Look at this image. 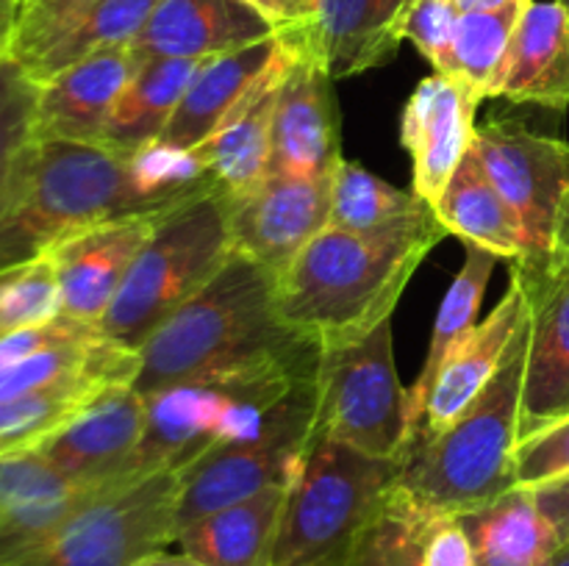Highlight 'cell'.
<instances>
[{
  "instance_id": "14",
  "label": "cell",
  "mask_w": 569,
  "mask_h": 566,
  "mask_svg": "<svg viewBox=\"0 0 569 566\" xmlns=\"http://www.w3.org/2000/svg\"><path fill=\"white\" fill-rule=\"evenodd\" d=\"M148 422V403L133 386L106 388L70 425L37 447L39 458L78 486L133 481L128 464Z\"/></svg>"
},
{
  "instance_id": "36",
  "label": "cell",
  "mask_w": 569,
  "mask_h": 566,
  "mask_svg": "<svg viewBox=\"0 0 569 566\" xmlns=\"http://www.w3.org/2000/svg\"><path fill=\"white\" fill-rule=\"evenodd\" d=\"M61 314L59 281L48 255L0 272V336Z\"/></svg>"
},
{
  "instance_id": "10",
  "label": "cell",
  "mask_w": 569,
  "mask_h": 566,
  "mask_svg": "<svg viewBox=\"0 0 569 566\" xmlns=\"http://www.w3.org/2000/svg\"><path fill=\"white\" fill-rule=\"evenodd\" d=\"M317 381V377H315ZM303 381L264 416L250 436L220 444L183 466L178 492V533L203 516L237 505L272 486H289L303 461L315 425L317 386Z\"/></svg>"
},
{
  "instance_id": "6",
  "label": "cell",
  "mask_w": 569,
  "mask_h": 566,
  "mask_svg": "<svg viewBox=\"0 0 569 566\" xmlns=\"http://www.w3.org/2000/svg\"><path fill=\"white\" fill-rule=\"evenodd\" d=\"M395 477L398 461L311 436L287 486L272 566H342Z\"/></svg>"
},
{
  "instance_id": "50",
  "label": "cell",
  "mask_w": 569,
  "mask_h": 566,
  "mask_svg": "<svg viewBox=\"0 0 569 566\" xmlns=\"http://www.w3.org/2000/svg\"><path fill=\"white\" fill-rule=\"evenodd\" d=\"M561 3H565V9L569 11V0H561Z\"/></svg>"
},
{
  "instance_id": "42",
  "label": "cell",
  "mask_w": 569,
  "mask_h": 566,
  "mask_svg": "<svg viewBox=\"0 0 569 566\" xmlns=\"http://www.w3.org/2000/svg\"><path fill=\"white\" fill-rule=\"evenodd\" d=\"M422 566H478L470 536L459 516H437L422 542Z\"/></svg>"
},
{
  "instance_id": "7",
  "label": "cell",
  "mask_w": 569,
  "mask_h": 566,
  "mask_svg": "<svg viewBox=\"0 0 569 566\" xmlns=\"http://www.w3.org/2000/svg\"><path fill=\"white\" fill-rule=\"evenodd\" d=\"M181 472L106 486L48 538L3 566H133L178 538Z\"/></svg>"
},
{
  "instance_id": "48",
  "label": "cell",
  "mask_w": 569,
  "mask_h": 566,
  "mask_svg": "<svg viewBox=\"0 0 569 566\" xmlns=\"http://www.w3.org/2000/svg\"><path fill=\"white\" fill-rule=\"evenodd\" d=\"M459 11H492L511 3H531V0H453Z\"/></svg>"
},
{
  "instance_id": "25",
  "label": "cell",
  "mask_w": 569,
  "mask_h": 566,
  "mask_svg": "<svg viewBox=\"0 0 569 566\" xmlns=\"http://www.w3.org/2000/svg\"><path fill=\"white\" fill-rule=\"evenodd\" d=\"M292 59L295 53L283 44V55L261 78V83L248 94V100L222 122L214 137L206 139L192 153H187L214 178V183L226 194L248 192L267 178L278 83H281Z\"/></svg>"
},
{
  "instance_id": "32",
  "label": "cell",
  "mask_w": 569,
  "mask_h": 566,
  "mask_svg": "<svg viewBox=\"0 0 569 566\" xmlns=\"http://www.w3.org/2000/svg\"><path fill=\"white\" fill-rule=\"evenodd\" d=\"M156 6L159 0H98L70 31L61 33L31 67H26V72L37 83H44L98 50L131 44Z\"/></svg>"
},
{
  "instance_id": "19",
  "label": "cell",
  "mask_w": 569,
  "mask_h": 566,
  "mask_svg": "<svg viewBox=\"0 0 569 566\" xmlns=\"http://www.w3.org/2000/svg\"><path fill=\"white\" fill-rule=\"evenodd\" d=\"M139 59L131 44L98 50L39 83L37 142H103L106 122L117 98L137 72Z\"/></svg>"
},
{
  "instance_id": "44",
  "label": "cell",
  "mask_w": 569,
  "mask_h": 566,
  "mask_svg": "<svg viewBox=\"0 0 569 566\" xmlns=\"http://www.w3.org/2000/svg\"><path fill=\"white\" fill-rule=\"evenodd\" d=\"M533 497H537L539 511L548 516L553 530L559 533L561 544H569V475L533 488Z\"/></svg>"
},
{
  "instance_id": "41",
  "label": "cell",
  "mask_w": 569,
  "mask_h": 566,
  "mask_svg": "<svg viewBox=\"0 0 569 566\" xmlns=\"http://www.w3.org/2000/svg\"><path fill=\"white\" fill-rule=\"evenodd\" d=\"M98 325H87V322H78L72 316H53V320L42 322V325L22 327V331L6 333L0 336V370L11 364H20V361L31 358V355L44 353V350L53 347H67V344H83L100 338Z\"/></svg>"
},
{
  "instance_id": "23",
  "label": "cell",
  "mask_w": 569,
  "mask_h": 566,
  "mask_svg": "<svg viewBox=\"0 0 569 566\" xmlns=\"http://www.w3.org/2000/svg\"><path fill=\"white\" fill-rule=\"evenodd\" d=\"M492 98L565 111L569 105V11L531 0L515 28Z\"/></svg>"
},
{
  "instance_id": "40",
  "label": "cell",
  "mask_w": 569,
  "mask_h": 566,
  "mask_svg": "<svg viewBox=\"0 0 569 566\" xmlns=\"http://www.w3.org/2000/svg\"><path fill=\"white\" fill-rule=\"evenodd\" d=\"M459 14L453 0H411L406 11L403 39H409L437 72H442L448 61Z\"/></svg>"
},
{
  "instance_id": "35",
  "label": "cell",
  "mask_w": 569,
  "mask_h": 566,
  "mask_svg": "<svg viewBox=\"0 0 569 566\" xmlns=\"http://www.w3.org/2000/svg\"><path fill=\"white\" fill-rule=\"evenodd\" d=\"M100 394L103 392L94 388H64L0 400V461L37 449L61 427L70 425Z\"/></svg>"
},
{
  "instance_id": "9",
  "label": "cell",
  "mask_w": 569,
  "mask_h": 566,
  "mask_svg": "<svg viewBox=\"0 0 569 566\" xmlns=\"http://www.w3.org/2000/svg\"><path fill=\"white\" fill-rule=\"evenodd\" d=\"M298 383L303 381H203L148 394L144 436L128 464V477L183 469L220 444L250 436Z\"/></svg>"
},
{
  "instance_id": "20",
  "label": "cell",
  "mask_w": 569,
  "mask_h": 566,
  "mask_svg": "<svg viewBox=\"0 0 569 566\" xmlns=\"http://www.w3.org/2000/svg\"><path fill=\"white\" fill-rule=\"evenodd\" d=\"M270 37L272 22L244 0H159L131 50L139 61H206Z\"/></svg>"
},
{
  "instance_id": "13",
  "label": "cell",
  "mask_w": 569,
  "mask_h": 566,
  "mask_svg": "<svg viewBox=\"0 0 569 566\" xmlns=\"http://www.w3.org/2000/svg\"><path fill=\"white\" fill-rule=\"evenodd\" d=\"M331 181L267 175L248 192L226 194L233 250L281 275L331 225Z\"/></svg>"
},
{
  "instance_id": "30",
  "label": "cell",
  "mask_w": 569,
  "mask_h": 566,
  "mask_svg": "<svg viewBox=\"0 0 569 566\" xmlns=\"http://www.w3.org/2000/svg\"><path fill=\"white\" fill-rule=\"evenodd\" d=\"M495 264H498V255L478 247V244L465 242V264L456 272L453 283H450L448 294H445L442 305H439L431 344H428L426 364H422L420 375L411 383V388H406V414H409L411 436L420 431L428 394H431V386L433 381H437L439 372H442L445 361H448L450 353L459 347L461 338L478 325V311H481L483 294H487Z\"/></svg>"
},
{
  "instance_id": "26",
  "label": "cell",
  "mask_w": 569,
  "mask_h": 566,
  "mask_svg": "<svg viewBox=\"0 0 569 566\" xmlns=\"http://www.w3.org/2000/svg\"><path fill=\"white\" fill-rule=\"evenodd\" d=\"M433 214L442 222L445 231L459 236L461 242L489 250L498 259L517 261L522 255L537 253L522 220L506 203L503 194L492 186L472 150H467L461 164L456 166L442 198L433 205Z\"/></svg>"
},
{
  "instance_id": "31",
  "label": "cell",
  "mask_w": 569,
  "mask_h": 566,
  "mask_svg": "<svg viewBox=\"0 0 569 566\" xmlns=\"http://www.w3.org/2000/svg\"><path fill=\"white\" fill-rule=\"evenodd\" d=\"M437 516L392 481L342 566H422V542Z\"/></svg>"
},
{
  "instance_id": "29",
  "label": "cell",
  "mask_w": 569,
  "mask_h": 566,
  "mask_svg": "<svg viewBox=\"0 0 569 566\" xmlns=\"http://www.w3.org/2000/svg\"><path fill=\"white\" fill-rule=\"evenodd\" d=\"M478 566H548L561 538L539 511L533 488L515 486L483 508L459 516Z\"/></svg>"
},
{
  "instance_id": "47",
  "label": "cell",
  "mask_w": 569,
  "mask_h": 566,
  "mask_svg": "<svg viewBox=\"0 0 569 566\" xmlns=\"http://www.w3.org/2000/svg\"><path fill=\"white\" fill-rule=\"evenodd\" d=\"M553 247L567 250L569 253V192L565 194V203H561V209H559V220H556Z\"/></svg>"
},
{
  "instance_id": "12",
  "label": "cell",
  "mask_w": 569,
  "mask_h": 566,
  "mask_svg": "<svg viewBox=\"0 0 569 566\" xmlns=\"http://www.w3.org/2000/svg\"><path fill=\"white\" fill-rule=\"evenodd\" d=\"M528 300L531 344L522 386L520 438L569 414V253L545 250L511 261Z\"/></svg>"
},
{
  "instance_id": "27",
  "label": "cell",
  "mask_w": 569,
  "mask_h": 566,
  "mask_svg": "<svg viewBox=\"0 0 569 566\" xmlns=\"http://www.w3.org/2000/svg\"><path fill=\"white\" fill-rule=\"evenodd\" d=\"M287 486H272L178 533L181 553L203 566H272Z\"/></svg>"
},
{
  "instance_id": "38",
  "label": "cell",
  "mask_w": 569,
  "mask_h": 566,
  "mask_svg": "<svg viewBox=\"0 0 569 566\" xmlns=\"http://www.w3.org/2000/svg\"><path fill=\"white\" fill-rule=\"evenodd\" d=\"M94 3L98 0H20V22L9 59H14L22 70L31 67Z\"/></svg>"
},
{
  "instance_id": "17",
  "label": "cell",
  "mask_w": 569,
  "mask_h": 566,
  "mask_svg": "<svg viewBox=\"0 0 569 566\" xmlns=\"http://www.w3.org/2000/svg\"><path fill=\"white\" fill-rule=\"evenodd\" d=\"M339 161L342 150L331 78L315 61L295 55L278 83L267 175L317 181L333 178Z\"/></svg>"
},
{
  "instance_id": "43",
  "label": "cell",
  "mask_w": 569,
  "mask_h": 566,
  "mask_svg": "<svg viewBox=\"0 0 569 566\" xmlns=\"http://www.w3.org/2000/svg\"><path fill=\"white\" fill-rule=\"evenodd\" d=\"M244 3L253 6L261 17L272 22L276 33H281L303 28L306 22L315 20L320 0H244Z\"/></svg>"
},
{
  "instance_id": "33",
  "label": "cell",
  "mask_w": 569,
  "mask_h": 566,
  "mask_svg": "<svg viewBox=\"0 0 569 566\" xmlns=\"http://www.w3.org/2000/svg\"><path fill=\"white\" fill-rule=\"evenodd\" d=\"M526 6L511 3L492 11H461L442 75L456 78L483 100L492 98L506 50Z\"/></svg>"
},
{
  "instance_id": "21",
  "label": "cell",
  "mask_w": 569,
  "mask_h": 566,
  "mask_svg": "<svg viewBox=\"0 0 569 566\" xmlns=\"http://www.w3.org/2000/svg\"><path fill=\"white\" fill-rule=\"evenodd\" d=\"M281 55L283 42L276 33L233 53L206 59L153 148L172 155H187L200 148L248 100Z\"/></svg>"
},
{
  "instance_id": "45",
  "label": "cell",
  "mask_w": 569,
  "mask_h": 566,
  "mask_svg": "<svg viewBox=\"0 0 569 566\" xmlns=\"http://www.w3.org/2000/svg\"><path fill=\"white\" fill-rule=\"evenodd\" d=\"M17 22H20V0H0V61L11 55Z\"/></svg>"
},
{
  "instance_id": "8",
  "label": "cell",
  "mask_w": 569,
  "mask_h": 566,
  "mask_svg": "<svg viewBox=\"0 0 569 566\" xmlns=\"http://www.w3.org/2000/svg\"><path fill=\"white\" fill-rule=\"evenodd\" d=\"M315 386L311 436L348 444L372 458L403 455L411 427L392 355V320L359 342L326 350Z\"/></svg>"
},
{
  "instance_id": "37",
  "label": "cell",
  "mask_w": 569,
  "mask_h": 566,
  "mask_svg": "<svg viewBox=\"0 0 569 566\" xmlns=\"http://www.w3.org/2000/svg\"><path fill=\"white\" fill-rule=\"evenodd\" d=\"M39 83L14 59L0 61V186L33 142Z\"/></svg>"
},
{
  "instance_id": "4",
  "label": "cell",
  "mask_w": 569,
  "mask_h": 566,
  "mask_svg": "<svg viewBox=\"0 0 569 566\" xmlns=\"http://www.w3.org/2000/svg\"><path fill=\"white\" fill-rule=\"evenodd\" d=\"M528 344L531 322L526 316L478 397L448 427L406 444L395 483L417 503L461 516L517 486L515 447L520 438Z\"/></svg>"
},
{
  "instance_id": "18",
  "label": "cell",
  "mask_w": 569,
  "mask_h": 566,
  "mask_svg": "<svg viewBox=\"0 0 569 566\" xmlns=\"http://www.w3.org/2000/svg\"><path fill=\"white\" fill-rule=\"evenodd\" d=\"M164 214L126 216L61 239L48 259L59 281L61 314L87 325H100L114 303L133 259Z\"/></svg>"
},
{
  "instance_id": "3",
  "label": "cell",
  "mask_w": 569,
  "mask_h": 566,
  "mask_svg": "<svg viewBox=\"0 0 569 566\" xmlns=\"http://www.w3.org/2000/svg\"><path fill=\"white\" fill-rule=\"evenodd\" d=\"M445 236L428 203L372 231L328 225L278 275V314L322 353L359 342L392 320L411 275Z\"/></svg>"
},
{
  "instance_id": "49",
  "label": "cell",
  "mask_w": 569,
  "mask_h": 566,
  "mask_svg": "<svg viewBox=\"0 0 569 566\" xmlns=\"http://www.w3.org/2000/svg\"><path fill=\"white\" fill-rule=\"evenodd\" d=\"M548 566H569V544H561L559 553H556L553 558H550Z\"/></svg>"
},
{
  "instance_id": "46",
  "label": "cell",
  "mask_w": 569,
  "mask_h": 566,
  "mask_svg": "<svg viewBox=\"0 0 569 566\" xmlns=\"http://www.w3.org/2000/svg\"><path fill=\"white\" fill-rule=\"evenodd\" d=\"M133 566H203V564H198L194 558H189L187 553L172 555V553H164V549H161V553L148 555V558H142L139 564H133Z\"/></svg>"
},
{
  "instance_id": "39",
  "label": "cell",
  "mask_w": 569,
  "mask_h": 566,
  "mask_svg": "<svg viewBox=\"0 0 569 566\" xmlns=\"http://www.w3.org/2000/svg\"><path fill=\"white\" fill-rule=\"evenodd\" d=\"M569 475V414L545 422L517 438L515 481L522 488H539Z\"/></svg>"
},
{
  "instance_id": "24",
  "label": "cell",
  "mask_w": 569,
  "mask_h": 566,
  "mask_svg": "<svg viewBox=\"0 0 569 566\" xmlns=\"http://www.w3.org/2000/svg\"><path fill=\"white\" fill-rule=\"evenodd\" d=\"M526 316V292H522L520 281L511 277L509 292H506L503 300L495 305L492 314L483 322H478V325L461 338L459 347L450 353V358L445 361L442 372L437 375L431 394H428L426 414H422L420 431H417L415 436H431V433H439L478 397V392H481V388L492 381L495 372H498L500 361H503L506 355V347H509V342L515 338L517 327L522 325Z\"/></svg>"
},
{
  "instance_id": "5",
  "label": "cell",
  "mask_w": 569,
  "mask_h": 566,
  "mask_svg": "<svg viewBox=\"0 0 569 566\" xmlns=\"http://www.w3.org/2000/svg\"><path fill=\"white\" fill-rule=\"evenodd\" d=\"M231 253L222 189L176 205L156 222L133 259L114 303L100 320V333L128 350H142L161 322L192 300Z\"/></svg>"
},
{
  "instance_id": "34",
  "label": "cell",
  "mask_w": 569,
  "mask_h": 566,
  "mask_svg": "<svg viewBox=\"0 0 569 566\" xmlns=\"http://www.w3.org/2000/svg\"><path fill=\"white\" fill-rule=\"evenodd\" d=\"M426 200L392 186L356 161L342 159L331 181V225L345 231H372L415 214Z\"/></svg>"
},
{
  "instance_id": "16",
  "label": "cell",
  "mask_w": 569,
  "mask_h": 566,
  "mask_svg": "<svg viewBox=\"0 0 569 566\" xmlns=\"http://www.w3.org/2000/svg\"><path fill=\"white\" fill-rule=\"evenodd\" d=\"M481 100V94L442 72L422 78L406 100L400 142L411 159V192L431 209L472 148Z\"/></svg>"
},
{
  "instance_id": "15",
  "label": "cell",
  "mask_w": 569,
  "mask_h": 566,
  "mask_svg": "<svg viewBox=\"0 0 569 566\" xmlns=\"http://www.w3.org/2000/svg\"><path fill=\"white\" fill-rule=\"evenodd\" d=\"M411 0H320L315 20L281 31V42L331 81L387 64L403 42Z\"/></svg>"
},
{
  "instance_id": "11",
  "label": "cell",
  "mask_w": 569,
  "mask_h": 566,
  "mask_svg": "<svg viewBox=\"0 0 569 566\" xmlns=\"http://www.w3.org/2000/svg\"><path fill=\"white\" fill-rule=\"evenodd\" d=\"M472 155L517 211L537 253L553 250L556 220L569 192V142L528 131L511 120L476 128Z\"/></svg>"
},
{
  "instance_id": "2",
  "label": "cell",
  "mask_w": 569,
  "mask_h": 566,
  "mask_svg": "<svg viewBox=\"0 0 569 566\" xmlns=\"http://www.w3.org/2000/svg\"><path fill=\"white\" fill-rule=\"evenodd\" d=\"M278 275L233 250L222 270L139 350L131 386L142 397L176 383L311 381L322 350L281 320Z\"/></svg>"
},
{
  "instance_id": "28",
  "label": "cell",
  "mask_w": 569,
  "mask_h": 566,
  "mask_svg": "<svg viewBox=\"0 0 569 566\" xmlns=\"http://www.w3.org/2000/svg\"><path fill=\"white\" fill-rule=\"evenodd\" d=\"M200 64L203 61L192 59L139 61L137 72L111 109L100 148H109L120 155H139L153 148Z\"/></svg>"
},
{
  "instance_id": "1",
  "label": "cell",
  "mask_w": 569,
  "mask_h": 566,
  "mask_svg": "<svg viewBox=\"0 0 569 566\" xmlns=\"http://www.w3.org/2000/svg\"><path fill=\"white\" fill-rule=\"evenodd\" d=\"M211 189L220 186L192 155L33 139L0 186V272L42 259L78 231L167 214Z\"/></svg>"
},
{
  "instance_id": "22",
  "label": "cell",
  "mask_w": 569,
  "mask_h": 566,
  "mask_svg": "<svg viewBox=\"0 0 569 566\" xmlns=\"http://www.w3.org/2000/svg\"><path fill=\"white\" fill-rule=\"evenodd\" d=\"M103 488L67 481L37 449L0 461V566L37 547Z\"/></svg>"
}]
</instances>
